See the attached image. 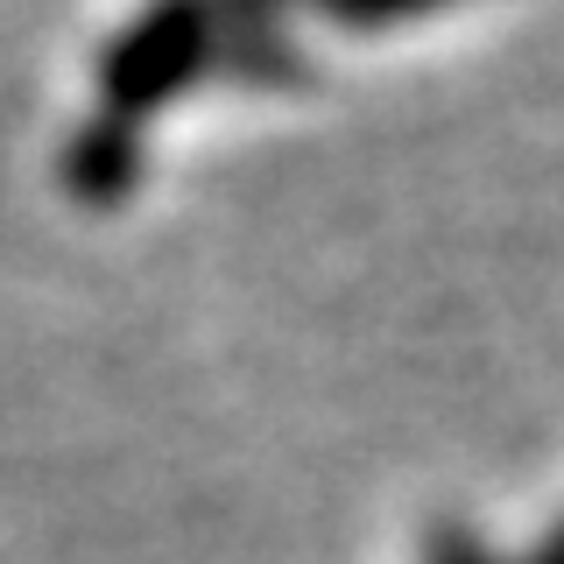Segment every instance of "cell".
<instances>
[{
  "label": "cell",
  "instance_id": "6da1fadb",
  "mask_svg": "<svg viewBox=\"0 0 564 564\" xmlns=\"http://www.w3.org/2000/svg\"><path fill=\"white\" fill-rule=\"evenodd\" d=\"M226 22L212 0H149L113 43L99 50V113L141 128V113H155L163 99L191 93L198 78L219 70Z\"/></svg>",
  "mask_w": 564,
  "mask_h": 564
},
{
  "label": "cell",
  "instance_id": "7a4b0ae2",
  "mask_svg": "<svg viewBox=\"0 0 564 564\" xmlns=\"http://www.w3.org/2000/svg\"><path fill=\"white\" fill-rule=\"evenodd\" d=\"M134 176H141V141H134L128 120H106V113H99L78 141H70V155H64V184L78 191L85 205L128 198Z\"/></svg>",
  "mask_w": 564,
  "mask_h": 564
},
{
  "label": "cell",
  "instance_id": "3957f363",
  "mask_svg": "<svg viewBox=\"0 0 564 564\" xmlns=\"http://www.w3.org/2000/svg\"><path fill=\"white\" fill-rule=\"evenodd\" d=\"M311 8L332 14V22H346V29H388V22H410V14L445 8V0H311Z\"/></svg>",
  "mask_w": 564,
  "mask_h": 564
}]
</instances>
